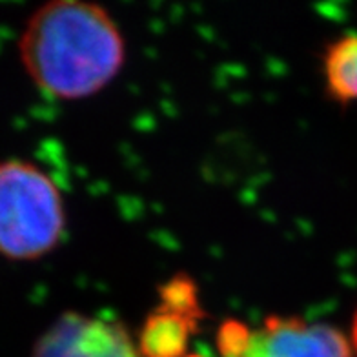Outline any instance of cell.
Wrapping results in <instances>:
<instances>
[{
	"instance_id": "obj_8",
	"label": "cell",
	"mask_w": 357,
	"mask_h": 357,
	"mask_svg": "<svg viewBox=\"0 0 357 357\" xmlns=\"http://www.w3.org/2000/svg\"><path fill=\"white\" fill-rule=\"evenodd\" d=\"M186 357H202V356H199V354H188Z\"/></svg>"
},
{
	"instance_id": "obj_6",
	"label": "cell",
	"mask_w": 357,
	"mask_h": 357,
	"mask_svg": "<svg viewBox=\"0 0 357 357\" xmlns=\"http://www.w3.org/2000/svg\"><path fill=\"white\" fill-rule=\"evenodd\" d=\"M324 82L337 102L357 100V33H347L330 44L324 55Z\"/></svg>"
},
{
	"instance_id": "obj_3",
	"label": "cell",
	"mask_w": 357,
	"mask_h": 357,
	"mask_svg": "<svg viewBox=\"0 0 357 357\" xmlns=\"http://www.w3.org/2000/svg\"><path fill=\"white\" fill-rule=\"evenodd\" d=\"M221 357H357V310L350 324L270 315L257 328L226 321L217 334Z\"/></svg>"
},
{
	"instance_id": "obj_5",
	"label": "cell",
	"mask_w": 357,
	"mask_h": 357,
	"mask_svg": "<svg viewBox=\"0 0 357 357\" xmlns=\"http://www.w3.org/2000/svg\"><path fill=\"white\" fill-rule=\"evenodd\" d=\"M199 317L159 305L146 317L137 341L141 357H186Z\"/></svg>"
},
{
	"instance_id": "obj_7",
	"label": "cell",
	"mask_w": 357,
	"mask_h": 357,
	"mask_svg": "<svg viewBox=\"0 0 357 357\" xmlns=\"http://www.w3.org/2000/svg\"><path fill=\"white\" fill-rule=\"evenodd\" d=\"M159 305H165L172 310L181 314H188L193 317H202L201 305H199L197 288L190 278H172L165 287L160 288Z\"/></svg>"
},
{
	"instance_id": "obj_1",
	"label": "cell",
	"mask_w": 357,
	"mask_h": 357,
	"mask_svg": "<svg viewBox=\"0 0 357 357\" xmlns=\"http://www.w3.org/2000/svg\"><path fill=\"white\" fill-rule=\"evenodd\" d=\"M19 56L40 91L59 100H80L102 91L121 73L126 40L102 6L52 0L24 26Z\"/></svg>"
},
{
	"instance_id": "obj_2",
	"label": "cell",
	"mask_w": 357,
	"mask_h": 357,
	"mask_svg": "<svg viewBox=\"0 0 357 357\" xmlns=\"http://www.w3.org/2000/svg\"><path fill=\"white\" fill-rule=\"evenodd\" d=\"M66 210L61 188L31 160H0V255L37 261L61 245Z\"/></svg>"
},
{
	"instance_id": "obj_4",
	"label": "cell",
	"mask_w": 357,
	"mask_h": 357,
	"mask_svg": "<svg viewBox=\"0 0 357 357\" xmlns=\"http://www.w3.org/2000/svg\"><path fill=\"white\" fill-rule=\"evenodd\" d=\"M29 357H141L137 341L117 321L64 312L35 343Z\"/></svg>"
}]
</instances>
